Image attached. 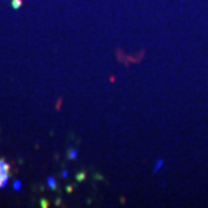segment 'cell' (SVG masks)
Returning <instances> with one entry per match:
<instances>
[{
  "mask_svg": "<svg viewBox=\"0 0 208 208\" xmlns=\"http://www.w3.org/2000/svg\"><path fill=\"white\" fill-rule=\"evenodd\" d=\"M8 173H0V188H4L5 185H7V182H8Z\"/></svg>",
  "mask_w": 208,
  "mask_h": 208,
  "instance_id": "obj_1",
  "label": "cell"
},
{
  "mask_svg": "<svg viewBox=\"0 0 208 208\" xmlns=\"http://www.w3.org/2000/svg\"><path fill=\"white\" fill-rule=\"evenodd\" d=\"M10 169H11V165L5 164L3 159H0V173H8Z\"/></svg>",
  "mask_w": 208,
  "mask_h": 208,
  "instance_id": "obj_2",
  "label": "cell"
},
{
  "mask_svg": "<svg viewBox=\"0 0 208 208\" xmlns=\"http://www.w3.org/2000/svg\"><path fill=\"white\" fill-rule=\"evenodd\" d=\"M164 164H165V161L162 158H159V159H157V162H156V165H154V168H153V173H157V172L159 170L164 166Z\"/></svg>",
  "mask_w": 208,
  "mask_h": 208,
  "instance_id": "obj_3",
  "label": "cell"
},
{
  "mask_svg": "<svg viewBox=\"0 0 208 208\" xmlns=\"http://www.w3.org/2000/svg\"><path fill=\"white\" fill-rule=\"evenodd\" d=\"M47 187L51 188V189H56L57 188V182H56V180L53 177H47Z\"/></svg>",
  "mask_w": 208,
  "mask_h": 208,
  "instance_id": "obj_4",
  "label": "cell"
},
{
  "mask_svg": "<svg viewBox=\"0 0 208 208\" xmlns=\"http://www.w3.org/2000/svg\"><path fill=\"white\" fill-rule=\"evenodd\" d=\"M68 156H69L70 159H76V157H77V150H76L74 147H70L69 150H68Z\"/></svg>",
  "mask_w": 208,
  "mask_h": 208,
  "instance_id": "obj_5",
  "label": "cell"
},
{
  "mask_svg": "<svg viewBox=\"0 0 208 208\" xmlns=\"http://www.w3.org/2000/svg\"><path fill=\"white\" fill-rule=\"evenodd\" d=\"M22 4H23L22 0H11V5H12V8H14V10L20 8V7H22Z\"/></svg>",
  "mask_w": 208,
  "mask_h": 208,
  "instance_id": "obj_6",
  "label": "cell"
},
{
  "mask_svg": "<svg viewBox=\"0 0 208 208\" xmlns=\"http://www.w3.org/2000/svg\"><path fill=\"white\" fill-rule=\"evenodd\" d=\"M20 188H22V181L15 180V182H14V189H15V191H19Z\"/></svg>",
  "mask_w": 208,
  "mask_h": 208,
  "instance_id": "obj_7",
  "label": "cell"
},
{
  "mask_svg": "<svg viewBox=\"0 0 208 208\" xmlns=\"http://www.w3.org/2000/svg\"><path fill=\"white\" fill-rule=\"evenodd\" d=\"M84 178H85V174H84V173H80V174H77V180H79V181H82V180H84Z\"/></svg>",
  "mask_w": 208,
  "mask_h": 208,
  "instance_id": "obj_8",
  "label": "cell"
},
{
  "mask_svg": "<svg viewBox=\"0 0 208 208\" xmlns=\"http://www.w3.org/2000/svg\"><path fill=\"white\" fill-rule=\"evenodd\" d=\"M68 174H69V172H68L66 169H64V170H62V177H64V178H66V177H68Z\"/></svg>",
  "mask_w": 208,
  "mask_h": 208,
  "instance_id": "obj_9",
  "label": "cell"
},
{
  "mask_svg": "<svg viewBox=\"0 0 208 208\" xmlns=\"http://www.w3.org/2000/svg\"><path fill=\"white\" fill-rule=\"evenodd\" d=\"M41 205H42V207H47V201L46 200H42V201H41Z\"/></svg>",
  "mask_w": 208,
  "mask_h": 208,
  "instance_id": "obj_10",
  "label": "cell"
}]
</instances>
